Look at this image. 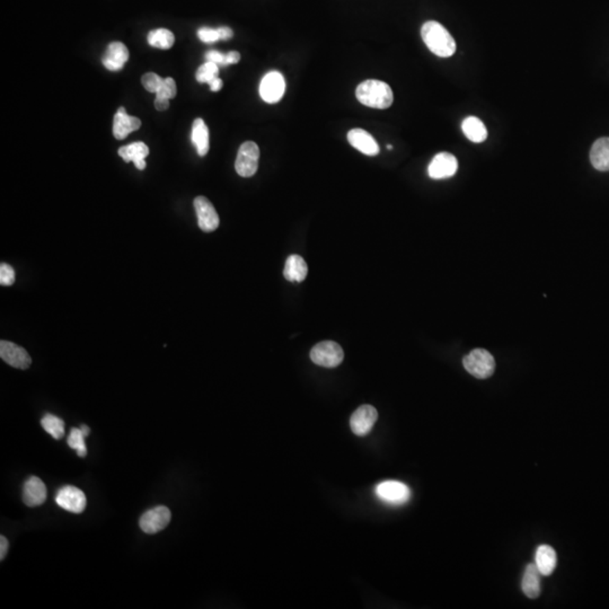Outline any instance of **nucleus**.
<instances>
[{
  "mask_svg": "<svg viewBox=\"0 0 609 609\" xmlns=\"http://www.w3.org/2000/svg\"><path fill=\"white\" fill-rule=\"evenodd\" d=\"M286 92V81L279 72H270L263 77L260 85V96L269 104L278 103Z\"/></svg>",
  "mask_w": 609,
  "mask_h": 609,
  "instance_id": "9",
  "label": "nucleus"
},
{
  "mask_svg": "<svg viewBox=\"0 0 609 609\" xmlns=\"http://www.w3.org/2000/svg\"><path fill=\"white\" fill-rule=\"evenodd\" d=\"M129 59V50L121 42H112L102 58L103 65L110 72H119Z\"/></svg>",
  "mask_w": 609,
  "mask_h": 609,
  "instance_id": "15",
  "label": "nucleus"
},
{
  "mask_svg": "<svg viewBox=\"0 0 609 609\" xmlns=\"http://www.w3.org/2000/svg\"><path fill=\"white\" fill-rule=\"evenodd\" d=\"M461 130L464 132L467 139L470 140L472 143H483L488 138V130H486V126L477 117H468L465 119L461 122Z\"/></svg>",
  "mask_w": 609,
  "mask_h": 609,
  "instance_id": "24",
  "label": "nucleus"
},
{
  "mask_svg": "<svg viewBox=\"0 0 609 609\" xmlns=\"http://www.w3.org/2000/svg\"><path fill=\"white\" fill-rule=\"evenodd\" d=\"M206 59L207 61L214 62L216 65L223 66L225 67V54L216 51V50H210L206 53Z\"/></svg>",
  "mask_w": 609,
  "mask_h": 609,
  "instance_id": "33",
  "label": "nucleus"
},
{
  "mask_svg": "<svg viewBox=\"0 0 609 609\" xmlns=\"http://www.w3.org/2000/svg\"><path fill=\"white\" fill-rule=\"evenodd\" d=\"M172 514L168 507L158 506L150 510L146 511L139 520L140 528L149 535L157 534L168 527Z\"/></svg>",
  "mask_w": 609,
  "mask_h": 609,
  "instance_id": "7",
  "label": "nucleus"
},
{
  "mask_svg": "<svg viewBox=\"0 0 609 609\" xmlns=\"http://www.w3.org/2000/svg\"><path fill=\"white\" fill-rule=\"evenodd\" d=\"M387 148L390 149H390L393 148V147H392V145H388L387 146Z\"/></svg>",
  "mask_w": 609,
  "mask_h": 609,
  "instance_id": "40",
  "label": "nucleus"
},
{
  "mask_svg": "<svg viewBox=\"0 0 609 609\" xmlns=\"http://www.w3.org/2000/svg\"><path fill=\"white\" fill-rule=\"evenodd\" d=\"M44 430L49 433L54 439H61L65 436V422L56 415H47L41 420Z\"/></svg>",
  "mask_w": 609,
  "mask_h": 609,
  "instance_id": "26",
  "label": "nucleus"
},
{
  "mask_svg": "<svg viewBox=\"0 0 609 609\" xmlns=\"http://www.w3.org/2000/svg\"><path fill=\"white\" fill-rule=\"evenodd\" d=\"M56 502L60 508L72 514H81L87 504L86 495L76 486H66L57 492Z\"/></svg>",
  "mask_w": 609,
  "mask_h": 609,
  "instance_id": "8",
  "label": "nucleus"
},
{
  "mask_svg": "<svg viewBox=\"0 0 609 609\" xmlns=\"http://www.w3.org/2000/svg\"><path fill=\"white\" fill-rule=\"evenodd\" d=\"M463 365L474 377L486 379L491 377L495 370V360L486 350L475 349L464 357Z\"/></svg>",
  "mask_w": 609,
  "mask_h": 609,
  "instance_id": "3",
  "label": "nucleus"
},
{
  "mask_svg": "<svg viewBox=\"0 0 609 609\" xmlns=\"http://www.w3.org/2000/svg\"><path fill=\"white\" fill-rule=\"evenodd\" d=\"M163 81H164V78H161V76H158V74H154V72L145 74L143 78H141V83H143V87L150 93H157V90H159V87L163 84Z\"/></svg>",
  "mask_w": 609,
  "mask_h": 609,
  "instance_id": "30",
  "label": "nucleus"
},
{
  "mask_svg": "<svg viewBox=\"0 0 609 609\" xmlns=\"http://www.w3.org/2000/svg\"><path fill=\"white\" fill-rule=\"evenodd\" d=\"M195 212L198 225L204 232H211L219 226V216L214 206L206 197H198L194 200Z\"/></svg>",
  "mask_w": 609,
  "mask_h": 609,
  "instance_id": "11",
  "label": "nucleus"
},
{
  "mask_svg": "<svg viewBox=\"0 0 609 609\" xmlns=\"http://www.w3.org/2000/svg\"><path fill=\"white\" fill-rule=\"evenodd\" d=\"M223 81L219 77L214 78V81H211L209 83L211 92H219L223 88Z\"/></svg>",
  "mask_w": 609,
  "mask_h": 609,
  "instance_id": "38",
  "label": "nucleus"
},
{
  "mask_svg": "<svg viewBox=\"0 0 609 609\" xmlns=\"http://www.w3.org/2000/svg\"><path fill=\"white\" fill-rule=\"evenodd\" d=\"M376 495L386 503L404 504L411 498V491L404 483L399 481H385L376 486Z\"/></svg>",
  "mask_w": 609,
  "mask_h": 609,
  "instance_id": "6",
  "label": "nucleus"
},
{
  "mask_svg": "<svg viewBox=\"0 0 609 609\" xmlns=\"http://www.w3.org/2000/svg\"><path fill=\"white\" fill-rule=\"evenodd\" d=\"M378 419V412L374 406H362L353 412L350 419V427L358 437H365L370 432Z\"/></svg>",
  "mask_w": 609,
  "mask_h": 609,
  "instance_id": "10",
  "label": "nucleus"
},
{
  "mask_svg": "<svg viewBox=\"0 0 609 609\" xmlns=\"http://www.w3.org/2000/svg\"><path fill=\"white\" fill-rule=\"evenodd\" d=\"M177 84H175V81H174L173 78L168 77L165 78L164 81H163V84L159 87V90H157V93H156V97H161V99H174L175 96H177Z\"/></svg>",
  "mask_w": 609,
  "mask_h": 609,
  "instance_id": "29",
  "label": "nucleus"
},
{
  "mask_svg": "<svg viewBox=\"0 0 609 609\" xmlns=\"http://www.w3.org/2000/svg\"><path fill=\"white\" fill-rule=\"evenodd\" d=\"M147 40H148L149 46H152V48L168 50L173 47L175 37L170 30L158 28V30H152L149 32Z\"/></svg>",
  "mask_w": 609,
  "mask_h": 609,
  "instance_id": "25",
  "label": "nucleus"
},
{
  "mask_svg": "<svg viewBox=\"0 0 609 609\" xmlns=\"http://www.w3.org/2000/svg\"><path fill=\"white\" fill-rule=\"evenodd\" d=\"M343 358V350L333 341H323L310 351L312 361L325 368H335L342 363Z\"/></svg>",
  "mask_w": 609,
  "mask_h": 609,
  "instance_id": "4",
  "label": "nucleus"
},
{
  "mask_svg": "<svg viewBox=\"0 0 609 609\" xmlns=\"http://www.w3.org/2000/svg\"><path fill=\"white\" fill-rule=\"evenodd\" d=\"M217 30H218V33H219L220 40H229V39H232L234 37V32H232V28H227V26H221V28H218Z\"/></svg>",
  "mask_w": 609,
  "mask_h": 609,
  "instance_id": "36",
  "label": "nucleus"
},
{
  "mask_svg": "<svg viewBox=\"0 0 609 609\" xmlns=\"http://www.w3.org/2000/svg\"><path fill=\"white\" fill-rule=\"evenodd\" d=\"M219 74V66L216 65L214 62L207 61L203 65L200 66L198 69L195 78L199 83H210L214 81V78L218 77Z\"/></svg>",
  "mask_w": 609,
  "mask_h": 609,
  "instance_id": "28",
  "label": "nucleus"
},
{
  "mask_svg": "<svg viewBox=\"0 0 609 609\" xmlns=\"http://www.w3.org/2000/svg\"><path fill=\"white\" fill-rule=\"evenodd\" d=\"M541 573L539 572L536 564L532 563V564L526 566L523 580H521V589H523V594L530 599H536L541 595Z\"/></svg>",
  "mask_w": 609,
  "mask_h": 609,
  "instance_id": "19",
  "label": "nucleus"
},
{
  "mask_svg": "<svg viewBox=\"0 0 609 609\" xmlns=\"http://www.w3.org/2000/svg\"><path fill=\"white\" fill-rule=\"evenodd\" d=\"M47 486L42 479L31 477L23 486V501L28 507H39L47 500Z\"/></svg>",
  "mask_w": 609,
  "mask_h": 609,
  "instance_id": "14",
  "label": "nucleus"
},
{
  "mask_svg": "<svg viewBox=\"0 0 609 609\" xmlns=\"http://www.w3.org/2000/svg\"><path fill=\"white\" fill-rule=\"evenodd\" d=\"M348 140L353 148L367 156L379 154V146L370 133L362 129H352L348 132Z\"/></svg>",
  "mask_w": 609,
  "mask_h": 609,
  "instance_id": "16",
  "label": "nucleus"
},
{
  "mask_svg": "<svg viewBox=\"0 0 609 609\" xmlns=\"http://www.w3.org/2000/svg\"><path fill=\"white\" fill-rule=\"evenodd\" d=\"M0 357L14 368L23 370L28 369L32 363L31 357L26 352V350L10 341L0 342Z\"/></svg>",
  "mask_w": 609,
  "mask_h": 609,
  "instance_id": "13",
  "label": "nucleus"
},
{
  "mask_svg": "<svg viewBox=\"0 0 609 609\" xmlns=\"http://www.w3.org/2000/svg\"><path fill=\"white\" fill-rule=\"evenodd\" d=\"M458 170V161L452 154L449 152H440L433 157L428 173L433 179H449L454 177Z\"/></svg>",
  "mask_w": 609,
  "mask_h": 609,
  "instance_id": "12",
  "label": "nucleus"
},
{
  "mask_svg": "<svg viewBox=\"0 0 609 609\" xmlns=\"http://www.w3.org/2000/svg\"><path fill=\"white\" fill-rule=\"evenodd\" d=\"M421 37L428 49L440 58H449L456 52V42L448 30L436 22L428 21L422 25Z\"/></svg>",
  "mask_w": 609,
  "mask_h": 609,
  "instance_id": "1",
  "label": "nucleus"
},
{
  "mask_svg": "<svg viewBox=\"0 0 609 609\" xmlns=\"http://www.w3.org/2000/svg\"><path fill=\"white\" fill-rule=\"evenodd\" d=\"M356 96L359 102L368 108L385 110L393 104V90L383 81L369 79L357 87Z\"/></svg>",
  "mask_w": 609,
  "mask_h": 609,
  "instance_id": "2",
  "label": "nucleus"
},
{
  "mask_svg": "<svg viewBox=\"0 0 609 609\" xmlns=\"http://www.w3.org/2000/svg\"><path fill=\"white\" fill-rule=\"evenodd\" d=\"M15 282V271L7 263H1L0 266V285L12 286Z\"/></svg>",
  "mask_w": 609,
  "mask_h": 609,
  "instance_id": "31",
  "label": "nucleus"
},
{
  "mask_svg": "<svg viewBox=\"0 0 609 609\" xmlns=\"http://www.w3.org/2000/svg\"><path fill=\"white\" fill-rule=\"evenodd\" d=\"M141 127V121L136 117H130L127 114L126 108H120L114 115L113 122V134L118 140L127 138L133 131L138 130Z\"/></svg>",
  "mask_w": 609,
  "mask_h": 609,
  "instance_id": "17",
  "label": "nucleus"
},
{
  "mask_svg": "<svg viewBox=\"0 0 609 609\" xmlns=\"http://www.w3.org/2000/svg\"><path fill=\"white\" fill-rule=\"evenodd\" d=\"M84 433L81 431V428H74L69 433L68 446L70 448L74 449L77 452L79 457H85L87 455V447L85 445Z\"/></svg>",
  "mask_w": 609,
  "mask_h": 609,
  "instance_id": "27",
  "label": "nucleus"
},
{
  "mask_svg": "<svg viewBox=\"0 0 609 609\" xmlns=\"http://www.w3.org/2000/svg\"><path fill=\"white\" fill-rule=\"evenodd\" d=\"M119 155L126 163L132 161L138 170H143L146 168L145 158L149 155V148L146 143H133L121 147L119 149Z\"/></svg>",
  "mask_w": 609,
  "mask_h": 609,
  "instance_id": "18",
  "label": "nucleus"
},
{
  "mask_svg": "<svg viewBox=\"0 0 609 609\" xmlns=\"http://www.w3.org/2000/svg\"><path fill=\"white\" fill-rule=\"evenodd\" d=\"M198 37L203 43H214L217 41L220 40L219 33H218L217 28H199Z\"/></svg>",
  "mask_w": 609,
  "mask_h": 609,
  "instance_id": "32",
  "label": "nucleus"
},
{
  "mask_svg": "<svg viewBox=\"0 0 609 609\" xmlns=\"http://www.w3.org/2000/svg\"><path fill=\"white\" fill-rule=\"evenodd\" d=\"M241 60V54L237 51H230L225 54V67L228 65H235Z\"/></svg>",
  "mask_w": 609,
  "mask_h": 609,
  "instance_id": "34",
  "label": "nucleus"
},
{
  "mask_svg": "<svg viewBox=\"0 0 609 609\" xmlns=\"http://www.w3.org/2000/svg\"><path fill=\"white\" fill-rule=\"evenodd\" d=\"M192 143L195 146L198 155H207L209 152V129L202 119H197L192 126Z\"/></svg>",
  "mask_w": 609,
  "mask_h": 609,
  "instance_id": "23",
  "label": "nucleus"
},
{
  "mask_svg": "<svg viewBox=\"0 0 609 609\" xmlns=\"http://www.w3.org/2000/svg\"><path fill=\"white\" fill-rule=\"evenodd\" d=\"M155 108L158 111H166V110L170 108V99L156 97Z\"/></svg>",
  "mask_w": 609,
  "mask_h": 609,
  "instance_id": "37",
  "label": "nucleus"
},
{
  "mask_svg": "<svg viewBox=\"0 0 609 609\" xmlns=\"http://www.w3.org/2000/svg\"><path fill=\"white\" fill-rule=\"evenodd\" d=\"M8 548H10L8 539L3 535L0 536V560L3 561L5 559L7 552H8Z\"/></svg>",
  "mask_w": 609,
  "mask_h": 609,
  "instance_id": "35",
  "label": "nucleus"
},
{
  "mask_svg": "<svg viewBox=\"0 0 609 609\" xmlns=\"http://www.w3.org/2000/svg\"><path fill=\"white\" fill-rule=\"evenodd\" d=\"M81 431H83V433H84V436L88 437V435H90V428L87 427V426H85V424H83V426H81Z\"/></svg>",
  "mask_w": 609,
  "mask_h": 609,
  "instance_id": "39",
  "label": "nucleus"
},
{
  "mask_svg": "<svg viewBox=\"0 0 609 609\" xmlns=\"http://www.w3.org/2000/svg\"><path fill=\"white\" fill-rule=\"evenodd\" d=\"M590 161L600 172L609 170V138H599L591 147Z\"/></svg>",
  "mask_w": 609,
  "mask_h": 609,
  "instance_id": "20",
  "label": "nucleus"
},
{
  "mask_svg": "<svg viewBox=\"0 0 609 609\" xmlns=\"http://www.w3.org/2000/svg\"><path fill=\"white\" fill-rule=\"evenodd\" d=\"M308 266L303 257L299 255H290L286 261L283 275L288 281L301 282L306 279Z\"/></svg>",
  "mask_w": 609,
  "mask_h": 609,
  "instance_id": "22",
  "label": "nucleus"
},
{
  "mask_svg": "<svg viewBox=\"0 0 609 609\" xmlns=\"http://www.w3.org/2000/svg\"><path fill=\"white\" fill-rule=\"evenodd\" d=\"M260 149L253 141H246L239 147L236 158V172L241 177H251L257 173L259 168Z\"/></svg>",
  "mask_w": 609,
  "mask_h": 609,
  "instance_id": "5",
  "label": "nucleus"
},
{
  "mask_svg": "<svg viewBox=\"0 0 609 609\" xmlns=\"http://www.w3.org/2000/svg\"><path fill=\"white\" fill-rule=\"evenodd\" d=\"M557 553L552 546L550 545H541L536 552V566H537L539 572L544 577L553 573L554 570L557 568Z\"/></svg>",
  "mask_w": 609,
  "mask_h": 609,
  "instance_id": "21",
  "label": "nucleus"
}]
</instances>
